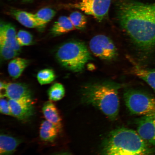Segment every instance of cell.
Masks as SVG:
<instances>
[{
  "instance_id": "obj_22",
  "label": "cell",
  "mask_w": 155,
  "mask_h": 155,
  "mask_svg": "<svg viewBox=\"0 0 155 155\" xmlns=\"http://www.w3.org/2000/svg\"><path fill=\"white\" fill-rule=\"evenodd\" d=\"M69 17L75 29L83 30L86 28L87 18L82 13L75 11L71 13Z\"/></svg>"
},
{
  "instance_id": "obj_9",
  "label": "cell",
  "mask_w": 155,
  "mask_h": 155,
  "mask_svg": "<svg viewBox=\"0 0 155 155\" xmlns=\"http://www.w3.org/2000/svg\"><path fill=\"white\" fill-rule=\"evenodd\" d=\"M8 101L12 116L20 120H26L34 115L32 100H9Z\"/></svg>"
},
{
  "instance_id": "obj_4",
  "label": "cell",
  "mask_w": 155,
  "mask_h": 155,
  "mask_svg": "<svg viewBox=\"0 0 155 155\" xmlns=\"http://www.w3.org/2000/svg\"><path fill=\"white\" fill-rule=\"evenodd\" d=\"M56 57L61 66L74 72L82 71L86 64L92 59L86 44L78 41L62 44L56 52Z\"/></svg>"
},
{
  "instance_id": "obj_10",
  "label": "cell",
  "mask_w": 155,
  "mask_h": 155,
  "mask_svg": "<svg viewBox=\"0 0 155 155\" xmlns=\"http://www.w3.org/2000/svg\"><path fill=\"white\" fill-rule=\"evenodd\" d=\"M6 97L9 100H32V92L28 87L24 83H7Z\"/></svg>"
},
{
  "instance_id": "obj_5",
  "label": "cell",
  "mask_w": 155,
  "mask_h": 155,
  "mask_svg": "<svg viewBox=\"0 0 155 155\" xmlns=\"http://www.w3.org/2000/svg\"><path fill=\"white\" fill-rule=\"evenodd\" d=\"M124 97L131 114L143 116L155 114V98L147 93L129 89L125 92Z\"/></svg>"
},
{
  "instance_id": "obj_19",
  "label": "cell",
  "mask_w": 155,
  "mask_h": 155,
  "mask_svg": "<svg viewBox=\"0 0 155 155\" xmlns=\"http://www.w3.org/2000/svg\"><path fill=\"white\" fill-rule=\"evenodd\" d=\"M56 12L50 8H44L34 14V17L39 28H42L50 22L56 15Z\"/></svg>"
},
{
  "instance_id": "obj_2",
  "label": "cell",
  "mask_w": 155,
  "mask_h": 155,
  "mask_svg": "<svg viewBox=\"0 0 155 155\" xmlns=\"http://www.w3.org/2000/svg\"><path fill=\"white\" fill-rule=\"evenodd\" d=\"M121 87V84L111 82L87 84L81 91L82 101L94 106L111 120H115L119 113L118 90Z\"/></svg>"
},
{
  "instance_id": "obj_14",
  "label": "cell",
  "mask_w": 155,
  "mask_h": 155,
  "mask_svg": "<svg viewBox=\"0 0 155 155\" xmlns=\"http://www.w3.org/2000/svg\"><path fill=\"white\" fill-rule=\"evenodd\" d=\"M0 36L3 37L17 51L20 53L21 46L17 39V34L15 27L9 24H1Z\"/></svg>"
},
{
  "instance_id": "obj_25",
  "label": "cell",
  "mask_w": 155,
  "mask_h": 155,
  "mask_svg": "<svg viewBox=\"0 0 155 155\" xmlns=\"http://www.w3.org/2000/svg\"><path fill=\"white\" fill-rule=\"evenodd\" d=\"M0 112L4 115L12 116L8 101L3 98L0 100Z\"/></svg>"
},
{
  "instance_id": "obj_24",
  "label": "cell",
  "mask_w": 155,
  "mask_h": 155,
  "mask_svg": "<svg viewBox=\"0 0 155 155\" xmlns=\"http://www.w3.org/2000/svg\"><path fill=\"white\" fill-rule=\"evenodd\" d=\"M17 39L21 46H29L32 43L33 36L27 31L21 30L17 34Z\"/></svg>"
},
{
  "instance_id": "obj_23",
  "label": "cell",
  "mask_w": 155,
  "mask_h": 155,
  "mask_svg": "<svg viewBox=\"0 0 155 155\" xmlns=\"http://www.w3.org/2000/svg\"><path fill=\"white\" fill-rule=\"evenodd\" d=\"M37 78L41 85L47 84L55 80V75L53 70L46 69L39 71Z\"/></svg>"
},
{
  "instance_id": "obj_15",
  "label": "cell",
  "mask_w": 155,
  "mask_h": 155,
  "mask_svg": "<svg viewBox=\"0 0 155 155\" xmlns=\"http://www.w3.org/2000/svg\"><path fill=\"white\" fill-rule=\"evenodd\" d=\"M75 29L69 17L65 16L60 17L53 25L50 30L54 36L65 34Z\"/></svg>"
},
{
  "instance_id": "obj_27",
  "label": "cell",
  "mask_w": 155,
  "mask_h": 155,
  "mask_svg": "<svg viewBox=\"0 0 155 155\" xmlns=\"http://www.w3.org/2000/svg\"><path fill=\"white\" fill-rule=\"evenodd\" d=\"M55 155H71L70 153H69L65 152L59 153L56 154Z\"/></svg>"
},
{
  "instance_id": "obj_28",
  "label": "cell",
  "mask_w": 155,
  "mask_h": 155,
  "mask_svg": "<svg viewBox=\"0 0 155 155\" xmlns=\"http://www.w3.org/2000/svg\"><path fill=\"white\" fill-rule=\"evenodd\" d=\"M22 1L24 2H30L33 1V0H22Z\"/></svg>"
},
{
  "instance_id": "obj_20",
  "label": "cell",
  "mask_w": 155,
  "mask_h": 155,
  "mask_svg": "<svg viewBox=\"0 0 155 155\" xmlns=\"http://www.w3.org/2000/svg\"><path fill=\"white\" fill-rule=\"evenodd\" d=\"M0 51L2 57L5 60L12 59L19 53L1 36H0Z\"/></svg>"
},
{
  "instance_id": "obj_26",
  "label": "cell",
  "mask_w": 155,
  "mask_h": 155,
  "mask_svg": "<svg viewBox=\"0 0 155 155\" xmlns=\"http://www.w3.org/2000/svg\"><path fill=\"white\" fill-rule=\"evenodd\" d=\"M7 84L6 83L1 82V86H0V97L1 98H3L5 97H6V87Z\"/></svg>"
},
{
  "instance_id": "obj_12",
  "label": "cell",
  "mask_w": 155,
  "mask_h": 155,
  "mask_svg": "<svg viewBox=\"0 0 155 155\" xmlns=\"http://www.w3.org/2000/svg\"><path fill=\"white\" fill-rule=\"evenodd\" d=\"M61 131V130L57 126L45 120L42 122L40 126V138L46 142H53L57 138Z\"/></svg>"
},
{
  "instance_id": "obj_11",
  "label": "cell",
  "mask_w": 155,
  "mask_h": 155,
  "mask_svg": "<svg viewBox=\"0 0 155 155\" xmlns=\"http://www.w3.org/2000/svg\"><path fill=\"white\" fill-rule=\"evenodd\" d=\"M21 140L11 135L1 134L0 136V155H11L21 143Z\"/></svg>"
},
{
  "instance_id": "obj_18",
  "label": "cell",
  "mask_w": 155,
  "mask_h": 155,
  "mask_svg": "<svg viewBox=\"0 0 155 155\" xmlns=\"http://www.w3.org/2000/svg\"><path fill=\"white\" fill-rule=\"evenodd\" d=\"M132 71L134 74L145 81L155 93V70L144 68L140 66L135 65Z\"/></svg>"
},
{
  "instance_id": "obj_1",
  "label": "cell",
  "mask_w": 155,
  "mask_h": 155,
  "mask_svg": "<svg viewBox=\"0 0 155 155\" xmlns=\"http://www.w3.org/2000/svg\"><path fill=\"white\" fill-rule=\"evenodd\" d=\"M116 12L122 28L136 46L145 51L155 46V3L120 0Z\"/></svg>"
},
{
  "instance_id": "obj_17",
  "label": "cell",
  "mask_w": 155,
  "mask_h": 155,
  "mask_svg": "<svg viewBox=\"0 0 155 155\" xmlns=\"http://www.w3.org/2000/svg\"><path fill=\"white\" fill-rule=\"evenodd\" d=\"M28 60L22 58H16L9 63L8 70L13 79H16L21 76L28 64Z\"/></svg>"
},
{
  "instance_id": "obj_7",
  "label": "cell",
  "mask_w": 155,
  "mask_h": 155,
  "mask_svg": "<svg viewBox=\"0 0 155 155\" xmlns=\"http://www.w3.org/2000/svg\"><path fill=\"white\" fill-rule=\"evenodd\" d=\"M91 51L96 57L106 61H112L118 55L117 50L111 39L104 35H97L90 42Z\"/></svg>"
},
{
  "instance_id": "obj_21",
  "label": "cell",
  "mask_w": 155,
  "mask_h": 155,
  "mask_svg": "<svg viewBox=\"0 0 155 155\" xmlns=\"http://www.w3.org/2000/svg\"><path fill=\"white\" fill-rule=\"evenodd\" d=\"M65 88L60 83H55L50 87L48 91V95L51 101H57L61 100L64 96Z\"/></svg>"
},
{
  "instance_id": "obj_6",
  "label": "cell",
  "mask_w": 155,
  "mask_h": 155,
  "mask_svg": "<svg viewBox=\"0 0 155 155\" xmlns=\"http://www.w3.org/2000/svg\"><path fill=\"white\" fill-rule=\"evenodd\" d=\"M111 1V0H82L78 2L70 4L67 6L80 10L101 22L107 17Z\"/></svg>"
},
{
  "instance_id": "obj_16",
  "label": "cell",
  "mask_w": 155,
  "mask_h": 155,
  "mask_svg": "<svg viewBox=\"0 0 155 155\" xmlns=\"http://www.w3.org/2000/svg\"><path fill=\"white\" fill-rule=\"evenodd\" d=\"M11 13L20 24L26 28H39L38 23L35 18L34 14L17 9L12 10Z\"/></svg>"
},
{
  "instance_id": "obj_3",
  "label": "cell",
  "mask_w": 155,
  "mask_h": 155,
  "mask_svg": "<svg viewBox=\"0 0 155 155\" xmlns=\"http://www.w3.org/2000/svg\"><path fill=\"white\" fill-rule=\"evenodd\" d=\"M154 150L138 134L125 127L110 132L104 143L102 155H153Z\"/></svg>"
},
{
  "instance_id": "obj_13",
  "label": "cell",
  "mask_w": 155,
  "mask_h": 155,
  "mask_svg": "<svg viewBox=\"0 0 155 155\" xmlns=\"http://www.w3.org/2000/svg\"><path fill=\"white\" fill-rule=\"evenodd\" d=\"M42 111L46 120L57 126L61 130L62 127L61 117L53 103L51 101L45 103L42 107Z\"/></svg>"
},
{
  "instance_id": "obj_8",
  "label": "cell",
  "mask_w": 155,
  "mask_h": 155,
  "mask_svg": "<svg viewBox=\"0 0 155 155\" xmlns=\"http://www.w3.org/2000/svg\"><path fill=\"white\" fill-rule=\"evenodd\" d=\"M137 133L145 142L155 145V114L143 116L137 122Z\"/></svg>"
}]
</instances>
